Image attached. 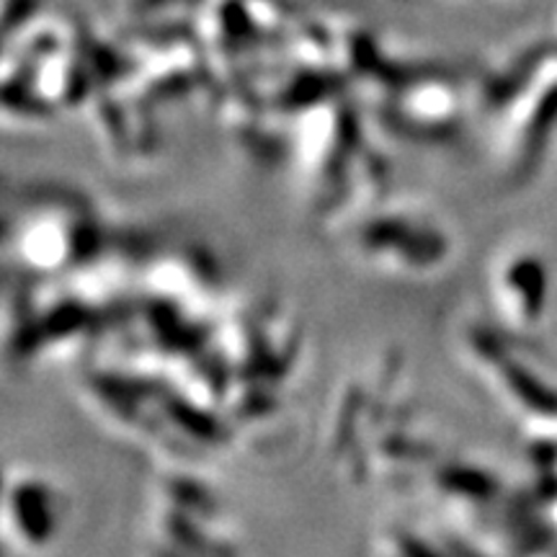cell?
Segmentation results:
<instances>
[{
	"label": "cell",
	"mask_w": 557,
	"mask_h": 557,
	"mask_svg": "<svg viewBox=\"0 0 557 557\" xmlns=\"http://www.w3.org/2000/svg\"><path fill=\"white\" fill-rule=\"evenodd\" d=\"M45 0H0V37L29 29L41 13Z\"/></svg>",
	"instance_id": "obj_1"
},
{
	"label": "cell",
	"mask_w": 557,
	"mask_h": 557,
	"mask_svg": "<svg viewBox=\"0 0 557 557\" xmlns=\"http://www.w3.org/2000/svg\"><path fill=\"white\" fill-rule=\"evenodd\" d=\"M201 0H127V11L137 18H173L176 13L197 11Z\"/></svg>",
	"instance_id": "obj_2"
}]
</instances>
